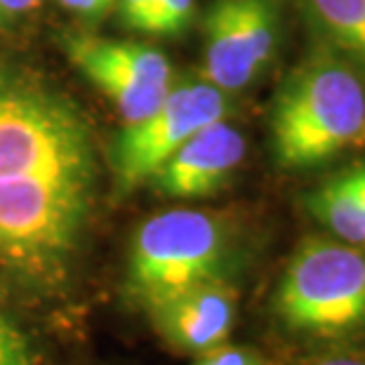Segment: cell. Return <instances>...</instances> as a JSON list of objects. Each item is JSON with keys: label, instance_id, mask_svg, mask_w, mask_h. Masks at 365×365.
Wrapping results in <instances>:
<instances>
[{"label": "cell", "instance_id": "18", "mask_svg": "<svg viewBox=\"0 0 365 365\" xmlns=\"http://www.w3.org/2000/svg\"><path fill=\"white\" fill-rule=\"evenodd\" d=\"M312 365H365V359H359V356H328V359H318Z\"/></svg>", "mask_w": 365, "mask_h": 365}, {"label": "cell", "instance_id": "3", "mask_svg": "<svg viewBox=\"0 0 365 365\" xmlns=\"http://www.w3.org/2000/svg\"><path fill=\"white\" fill-rule=\"evenodd\" d=\"M274 312L287 330L318 339L365 332V250L332 238H307L287 262Z\"/></svg>", "mask_w": 365, "mask_h": 365}, {"label": "cell", "instance_id": "10", "mask_svg": "<svg viewBox=\"0 0 365 365\" xmlns=\"http://www.w3.org/2000/svg\"><path fill=\"white\" fill-rule=\"evenodd\" d=\"M307 207L335 238L365 247V160L309 193Z\"/></svg>", "mask_w": 365, "mask_h": 365}, {"label": "cell", "instance_id": "7", "mask_svg": "<svg viewBox=\"0 0 365 365\" xmlns=\"http://www.w3.org/2000/svg\"><path fill=\"white\" fill-rule=\"evenodd\" d=\"M205 78L224 92L247 88L274 59V0H215L205 14Z\"/></svg>", "mask_w": 365, "mask_h": 365}, {"label": "cell", "instance_id": "11", "mask_svg": "<svg viewBox=\"0 0 365 365\" xmlns=\"http://www.w3.org/2000/svg\"><path fill=\"white\" fill-rule=\"evenodd\" d=\"M330 45L365 64V0H299Z\"/></svg>", "mask_w": 365, "mask_h": 365}, {"label": "cell", "instance_id": "6", "mask_svg": "<svg viewBox=\"0 0 365 365\" xmlns=\"http://www.w3.org/2000/svg\"><path fill=\"white\" fill-rule=\"evenodd\" d=\"M64 52L85 78L113 102L125 123L146 118L173 88L168 57L146 45L66 36Z\"/></svg>", "mask_w": 365, "mask_h": 365}, {"label": "cell", "instance_id": "1", "mask_svg": "<svg viewBox=\"0 0 365 365\" xmlns=\"http://www.w3.org/2000/svg\"><path fill=\"white\" fill-rule=\"evenodd\" d=\"M97 180V149L78 104L43 76L0 66V182Z\"/></svg>", "mask_w": 365, "mask_h": 365}, {"label": "cell", "instance_id": "9", "mask_svg": "<svg viewBox=\"0 0 365 365\" xmlns=\"http://www.w3.org/2000/svg\"><path fill=\"white\" fill-rule=\"evenodd\" d=\"M245 137L227 118L210 123L170 156L153 184L170 198H205L227 184L245 158Z\"/></svg>", "mask_w": 365, "mask_h": 365}, {"label": "cell", "instance_id": "2", "mask_svg": "<svg viewBox=\"0 0 365 365\" xmlns=\"http://www.w3.org/2000/svg\"><path fill=\"white\" fill-rule=\"evenodd\" d=\"M365 144V85L346 61L314 54L278 88L271 149L278 168L309 170Z\"/></svg>", "mask_w": 365, "mask_h": 365}, {"label": "cell", "instance_id": "5", "mask_svg": "<svg viewBox=\"0 0 365 365\" xmlns=\"http://www.w3.org/2000/svg\"><path fill=\"white\" fill-rule=\"evenodd\" d=\"M229 92L212 83H182L137 123H125L111 149V165L120 191H135L153 180L173 153L210 123L229 118Z\"/></svg>", "mask_w": 365, "mask_h": 365}, {"label": "cell", "instance_id": "4", "mask_svg": "<svg viewBox=\"0 0 365 365\" xmlns=\"http://www.w3.org/2000/svg\"><path fill=\"white\" fill-rule=\"evenodd\" d=\"M231 259L229 231L203 210H168L137 229L128 257L130 297L149 309L170 294L220 281Z\"/></svg>", "mask_w": 365, "mask_h": 365}, {"label": "cell", "instance_id": "13", "mask_svg": "<svg viewBox=\"0 0 365 365\" xmlns=\"http://www.w3.org/2000/svg\"><path fill=\"white\" fill-rule=\"evenodd\" d=\"M0 365H36L29 335L3 312H0Z\"/></svg>", "mask_w": 365, "mask_h": 365}, {"label": "cell", "instance_id": "16", "mask_svg": "<svg viewBox=\"0 0 365 365\" xmlns=\"http://www.w3.org/2000/svg\"><path fill=\"white\" fill-rule=\"evenodd\" d=\"M115 3H118L123 24L128 29H135V31L144 29L146 14H149L153 0H115Z\"/></svg>", "mask_w": 365, "mask_h": 365}, {"label": "cell", "instance_id": "14", "mask_svg": "<svg viewBox=\"0 0 365 365\" xmlns=\"http://www.w3.org/2000/svg\"><path fill=\"white\" fill-rule=\"evenodd\" d=\"M193 365H267V361L247 346H234L229 341H224L220 346H212L207 351L196 356Z\"/></svg>", "mask_w": 365, "mask_h": 365}, {"label": "cell", "instance_id": "12", "mask_svg": "<svg viewBox=\"0 0 365 365\" xmlns=\"http://www.w3.org/2000/svg\"><path fill=\"white\" fill-rule=\"evenodd\" d=\"M196 17V0H153L142 34L182 36Z\"/></svg>", "mask_w": 365, "mask_h": 365}, {"label": "cell", "instance_id": "8", "mask_svg": "<svg viewBox=\"0 0 365 365\" xmlns=\"http://www.w3.org/2000/svg\"><path fill=\"white\" fill-rule=\"evenodd\" d=\"M236 290L220 278L170 294L146 312L170 346L198 356L229 339L236 323Z\"/></svg>", "mask_w": 365, "mask_h": 365}, {"label": "cell", "instance_id": "17", "mask_svg": "<svg viewBox=\"0 0 365 365\" xmlns=\"http://www.w3.org/2000/svg\"><path fill=\"white\" fill-rule=\"evenodd\" d=\"M59 3L85 19H99L111 10V5H115V0H59Z\"/></svg>", "mask_w": 365, "mask_h": 365}, {"label": "cell", "instance_id": "15", "mask_svg": "<svg viewBox=\"0 0 365 365\" xmlns=\"http://www.w3.org/2000/svg\"><path fill=\"white\" fill-rule=\"evenodd\" d=\"M43 0H0V29L17 26Z\"/></svg>", "mask_w": 365, "mask_h": 365}]
</instances>
